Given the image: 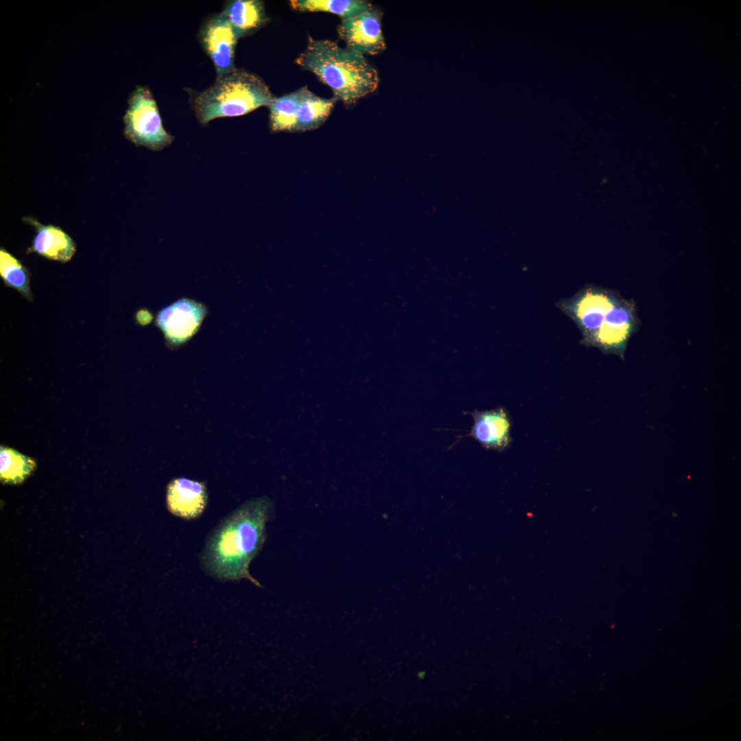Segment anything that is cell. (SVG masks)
Masks as SVG:
<instances>
[{
  "instance_id": "obj_1",
  "label": "cell",
  "mask_w": 741,
  "mask_h": 741,
  "mask_svg": "<svg viewBox=\"0 0 741 741\" xmlns=\"http://www.w3.org/2000/svg\"><path fill=\"white\" fill-rule=\"evenodd\" d=\"M272 508L269 498L261 497L247 501L224 518L209 537L202 554L206 572L218 580L247 579L262 587L248 568L264 543Z\"/></svg>"
},
{
  "instance_id": "obj_2",
  "label": "cell",
  "mask_w": 741,
  "mask_h": 741,
  "mask_svg": "<svg viewBox=\"0 0 741 741\" xmlns=\"http://www.w3.org/2000/svg\"><path fill=\"white\" fill-rule=\"evenodd\" d=\"M296 62L329 86L336 100L344 103L373 93L379 84L377 70L364 55L330 40L309 37L306 49Z\"/></svg>"
},
{
  "instance_id": "obj_3",
  "label": "cell",
  "mask_w": 741,
  "mask_h": 741,
  "mask_svg": "<svg viewBox=\"0 0 741 741\" xmlns=\"http://www.w3.org/2000/svg\"><path fill=\"white\" fill-rule=\"evenodd\" d=\"M274 98L259 76L235 68L196 94L193 107L200 124L205 125L216 118L240 116L262 106H269Z\"/></svg>"
},
{
  "instance_id": "obj_4",
  "label": "cell",
  "mask_w": 741,
  "mask_h": 741,
  "mask_svg": "<svg viewBox=\"0 0 741 741\" xmlns=\"http://www.w3.org/2000/svg\"><path fill=\"white\" fill-rule=\"evenodd\" d=\"M124 117V134L137 146L154 151L166 148L174 137L164 128L156 102L148 86H138L130 94Z\"/></svg>"
},
{
  "instance_id": "obj_5",
  "label": "cell",
  "mask_w": 741,
  "mask_h": 741,
  "mask_svg": "<svg viewBox=\"0 0 741 741\" xmlns=\"http://www.w3.org/2000/svg\"><path fill=\"white\" fill-rule=\"evenodd\" d=\"M620 299L611 292L587 288L562 303V308L577 324L588 344Z\"/></svg>"
},
{
  "instance_id": "obj_6",
  "label": "cell",
  "mask_w": 741,
  "mask_h": 741,
  "mask_svg": "<svg viewBox=\"0 0 741 741\" xmlns=\"http://www.w3.org/2000/svg\"><path fill=\"white\" fill-rule=\"evenodd\" d=\"M338 32L349 49L362 55H376L386 48L381 32V12L372 5L342 20Z\"/></svg>"
},
{
  "instance_id": "obj_7",
  "label": "cell",
  "mask_w": 741,
  "mask_h": 741,
  "mask_svg": "<svg viewBox=\"0 0 741 741\" xmlns=\"http://www.w3.org/2000/svg\"><path fill=\"white\" fill-rule=\"evenodd\" d=\"M207 309L200 303L183 298L158 311L156 325L161 330L169 345H182L199 329Z\"/></svg>"
},
{
  "instance_id": "obj_8",
  "label": "cell",
  "mask_w": 741,
  "mask_h": 741,
  "mask_svg": "<svg viewBox=\"0 0 741 741\" xmlns=\"http://www.w3.org/2000/svg\"><path fill=\"white\" fill-rule=\"evenodd\" d=\"M202 46L215 67L217 77L235 69L237 34L222 12L209 19L200 31Z\"/></svg>"
},
{
  "instance_id": "obj_9",
  "label": "cell",
  "mask_w": 741,
  "mask_h": 741,
  "mask_svg": "<svg viewBox=\"0 0 741 741\" xmlns=\"http://www.w3.org/2000/svg\"><path fill=\"white\" fill-rule=\"evenodd\" d=\"M635 318L633 307L622 300L607 314L606 319L588 345L622 356L628 340L633 331Z\"/></svg>"
},
{
  "instance_id": "obj_10",
  "label": "cell",
  "mask_w": 741,
  "mask_h": 741,
  "mask_svg": "<svg viewBox=\"0 0 741 741\" xmlns=\"http://www.w3.org/2000/svg\"><path fill=\"white\" fill-rule=\"evenodd\" d=\"M473 425L467 436L473 437L486 449L502 451L510 445L511 420L504 408L471 413Z\"/></svg>"
},
{
  "instance_id": "obj_11",
  "label": "cell",
  "mask_w": 741,
  "mask_h": 741,
  "mask_svg": "<svg viewBox=\"0 0 741 741\" xmlns=\"http://www.w3.org/2000/svg\"><path fill=\"white\" fill-rule=\"evenodd\" d=\"M167 506L173 515L184 519L198 517L207 504L204 483L180 478L172 480L167 489Z\"/></svg>"
},
{
  "instance_id": "obj_12",
  "label": "cell",
  "mask_w": 741,
  "mask_h": 741,
  "mask_svg": "<svg viewBox=\"0 0 741 741\" xmlns=\"http://www.w3.org/2000/svg\"><path fill=\"white\" fill-rule=\"evenodd\" d=\"M24 222L36 228V235L28 252H36L51 259L66 263L75 252V244L72 238L60 227L43 225L32 217L23 218Z\"/></svg>"
},
{
  "instance_id": "obj_13",
  "label": "cell",
  "mask_w": 741,
  "mask_h": 741,
  "mask_svg": "<svg viewBox=\"0 0 741 741\" xmlns=\"http://www.w3.org/2000/svg\"><path fill=\"white\" fill-rule=\"evenodd\" d=\"M222 13L239 38L258 30L268 21L263 2L259 0L227 1Z\"/></svg>"
},
{
  "instance_id": "obj_14",
  "label": "cell",
  "mask_w": 741,
  "mask_h": 741,
  "mask_svg": "<svg viewBox=\"0 0 741 741\" xmlns=\"http://www.w3.org/2000/svg\"><path fill=\"white\" fill-rule=\"evenodd\" d=\"M301 97L296 115L294 131L317 128L328 117L334 107L335 98H322L311 93L307 86L301 89Z\"/></svg>"
},
{
  "instance_id": "obj_15",
  "label": "cell",
  "mask_w": 741,
  "mask_h": 741,
  "mask_svg": "<svg viewBox=\"0 0 741 741\" xmlns=\"http://www.w3.org/2000/svg\"><path fill=\"white\" fill-rule=\"evenodd\" d=\"M292 8L306 12H327L345 19L369 8L371 5L362 0H293Z\"/></svg>"
},
{
  "instance_id": "obj_16",
  "label": "cell",
  "mask_w": 741,
  "mask_h": 741,
  "mask_svg": "<svg viewBox=\"0 0 741 741\" xmlns=\"http://www.w3.org/2000/svg\"><path fill=\"white\" fill-rule=\"evenodd\" d=\"M301 97L300 89L292 93L274 98L268 106L270 126L272 132L294 131Z\"/></svg>"
},
{
  "instance_id": "obj_17",
  "label": "cell",
  "mask_w": 741,
  "mask_h": 741,
  "mask_svg": "<svg viewBox=\"0 0 741 741\" xmlns=\"http://www.w3.org/2000/svg\"><path fill=\"white\" fill-rule=\"evenodd\" d=\"M0 275L5 286L14 288L23 297L32 301L30 272L20 260L3 248L0 250Z\"/></svg>"
},
{
  "instance_id": "obj_18",
  "label": "cell",
  "mask_w": 741,
  "mask_h": 741,
  "mask_svg": "<svg viewBox=\"0 0 741 741\" xmlns=\"http://www.w3.org/2000/svg\"><path fill=\"white\" fill-rule=\"evenodd\" d=\"M36 463L32 458L14 449L1 447L0 476L3 483L22 482L32 472Z\"/></svg>"
},
{
  "instance_id": "obj_19",
  "label": "cell",
  "mask_w": 741,
  "mask_h": 741,
  "mask_svg": "<svg viewBox=\"0 0 741 741\" xmlns=\"http://www.w3.org/2000/svg\"><path fill=\"white\" fill-rule=\"evenodd\" d=\"M136 319L139 324L145 325L150 322L152 316L148 310L141 309L137 313Z\"/></svg>"
}]
</instances>
